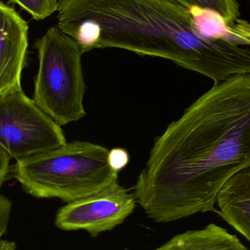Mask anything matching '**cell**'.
<instances>
[{"label": "cell", "instance_id": "3957f363", "mask_svg": "<svg viewBox=\"0 0 250 250\" xmlns=\"http://www.w3.org/2000/svg\"><path fill=\"white\" fill-rule=\"evenodd\" d=\"M108 154V148L88 141L66 143L17 160L13 176L32 196L73 202L118 182Z\"/></svg>", "mask_w": 250, "mask_h": 250}, {"label": "cell", "instance_id": "4fadbf2b", "mask_svg": "<svg viewBox=\"0 0 250 250\" xmlns=\"http://www.w3.org/2000/svg\"><path fill=\"white\" fill-rule=\"evenodd\" d=\"M12 211V203L8 198L0 194V242L7 230Z\"/></svg>", "mask_w": 250, "mask_h": 250}, {"label": "cell", "instance_id": "6da1fadb", "mask_svg": "<svg viewBox=\"0 0 250 250\" xmlns=\"http://www.w3.org/2000/svg\"><path fill=\"white\" fill-rule=\"evenodd\" d=\"M250 167V74L214 86L154 140L134 196L169 223L216 209L226 182Z\"/></svg>", "mask_w": 250, "mask_h": 250}, {"label": "cell", "instance_id": "7c38bea8", "mask_svg": "<svg viewBox=\"0 0 250 250\" xmlns=\"http://www.w3.org/2000/svg\"><path fill=\"white\" fill-rule=\"evenodd\" d=\"M129 161V153L123 148H114L109 151L108 162L116 171L120 172L127 166Z\"/></svg>", "mask_w": 250, "mask_h": 250}, {"label": "cell", "instance_id": "277c9868", "mask_svg": "<svg viewBox=\"0 0 250 250\" xmlns=\"http://www.w3.org/2000/svg\"><path fill=\"white\" fill-rule=\"evenodd\" d=\"M35 47L39 67L33 101L60 126L82 120L86 115V86L80 45L57 25L36 41Z\"/></svg>", "mask_w": 250, "mask_h": 250}, {"label": "cell", "instance_id": "9c48e42d", "mask_svg": "<svg viewBox=\"0 0 250 250\" xmlns=\"http://www.w3.org/2000/svg\"><path fill=\"white\" fill-rule=\"evenodd\" d=\"M155 250H249L237 236L210 224L201 230H189L170 239Z\"/></svg>", "mask_w": 250, "mask_h": 250}, {"label": "cell", "instance_id": "7a4b0ae2", "mask_svg": "<svg viewBox=\"0 0 250 250\" xmlns=\"http://www.w3.org/2000/svg\"><path fill=\"white\" fill-rule=\"evenodd\" d=\"M58 27L82 52L118 48L166 59L220 83L250 72V50L195 30L189 9L170 0H60Z\"/></svg>", "mask_w": 250, "mask_h": 250}, {"label": "cell", "instance_id": "5bb4252c", "mask_svg": "<svg viewBox=\"0 0 250 250\" xmlns=\"http://www.w3.org/2000/svg\"><path fill=\"white\" fill-rule=\"evenodd\" d=\"M11 159L10 154L0 145V188L7 179L10 171V162Z\"/></svg>", "mask_w": 250, "mask_h": 250}, {"label": "cell", "instance_id": "9a60e30c", "mask_svg": "<svg viewBox=\"0 0 250 250\" xmlns=\"http://www.w3.org/2000/svg\"></svg>", "mask_w": 250, "mask_h": 250}, {"label": "cell", "instance_id": "ba28073f", "mask_svg": "<svg viewBox=\"0 0 250 250\" xmlns=\"http://www.w3.org/2000/svg\"><path fill=\"white\" fill-rule=\"evenodd\" d=\"M217 204L220 217L250 242V167L226 182Z\"/></svg>", "mask_w": 250, "mask_h": 250}, {"label": "cell", "instance_id": "8fae6325", "mask_svg": "<svg viewBox=\"0 0 250 250\" xmlns=\"http://www.w3.org/2000/svg\"><path fill=\"white\" fill-rule=\"evenodd\" d=\"M31 15L35 20H43L57 12L60 0H10Z\"/></svg>", "mask_w": 250, "mask_h": 250}, {"label": "cell", "instance_id": "8992f818", "mask_svg": "<svg viewBox=\"0 0 250 250\" xmlns=\"http://www.w3.org/2000/svg\"><path fill=\"white\" fill-rule=\"evenodd\" d=\"M136 202L133 194L116 182L62 207L55 224L62 230H84L97 236L122 224L133 212Z\"/></svg>", "mask_w": 250, "mask_h": 250}, {"label": "cell", "instance_id": "52a82bcc", "mask_svg": "<svg viewBox=\"0 0 250 250\" xmlns=\"http://www.w3.org/2000/svg\"><path fill=\"white\" fill-rule=\"evenodd\" d=\"M28 37L27 22L0 1V97L22 90Z\"/></svg>", "mask_w": 250, "mask_h": 250}, {"label": "cell", "instance_id": "5b68a950", "mask_svg": "<svg viewBox=\"0 0 250 250\" xmlns=\"http://www.w3.org/2000/svg\"><path fill=\"white\" fill-rule=\"evenodd\" d=\"M67 143L61 128L23 90L0 97V145L22 160Z\"/></svg>", "mask_w": 250, "mask_h": 250}, {"label": "cell", "instance_id": "30bf717a", "mask_svg": "<svg viewBox=\"0 0 250 250\" xmlns=\"http://www.w3.org/2000/svg\"><path fill=\"white\" fill-rule=\"evenodd\" d=\"M189 9L199 7L218 13L229 24H234L240 16L237 0H170Z\"/></svg>", "mask_w": 250, "mask_h": 250}]
</instances>
